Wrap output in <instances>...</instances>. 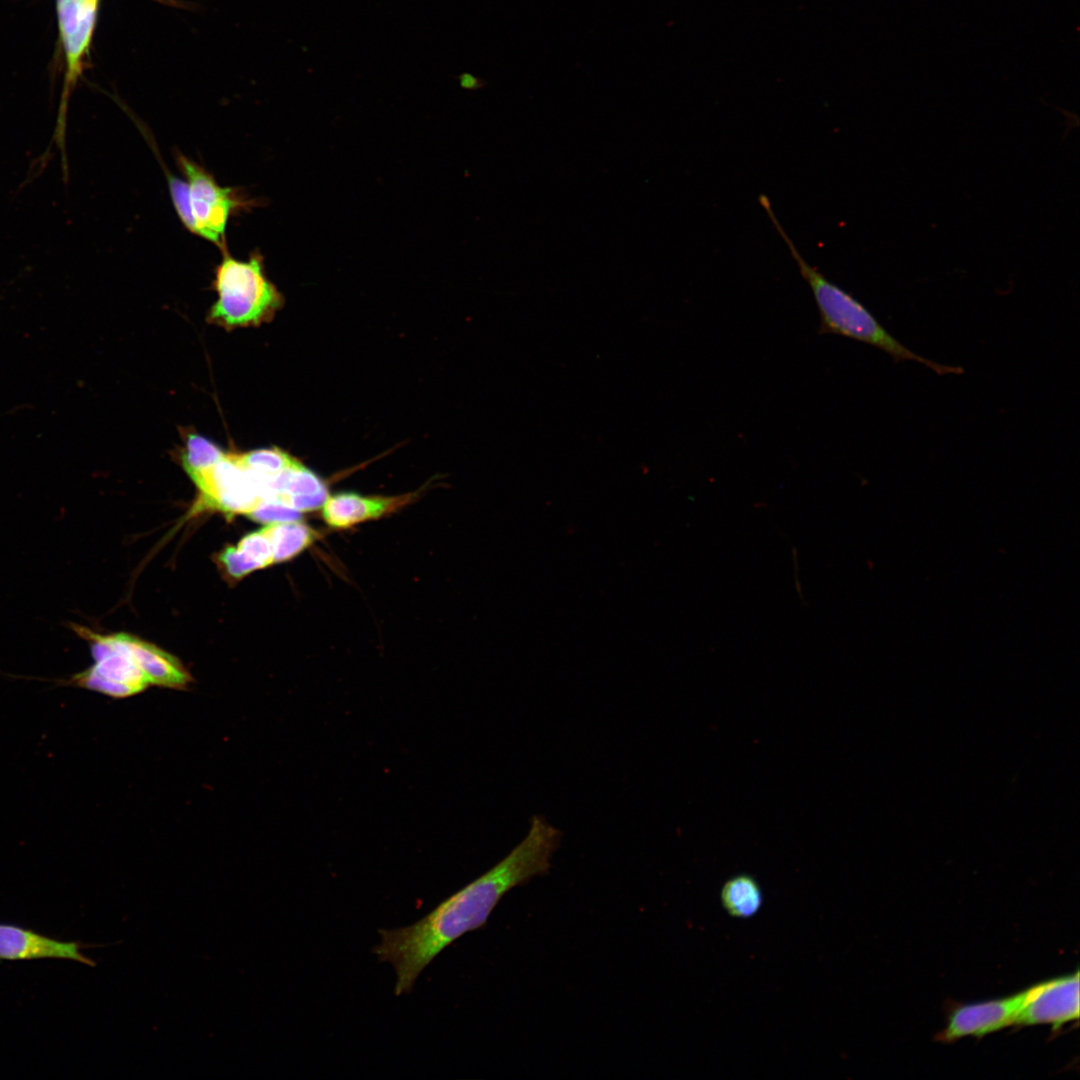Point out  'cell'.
<instances>
[{"instance_id": "cell-8", "label": "cell", "mask_w": 1080, "mask_h": 1080, "mask_svg": "<svg viewBox=\"0 0 1080 1080\" xmlns=\"http://www.w3.org/2000/svg\"><path fill=\"white\" fill-rule=\"evenodd\" d=\"M103 946L79 941H63L30 928L0 923V960L65 959L95 967L97 962L83 954L81 950Z\"/></svg>"}, {"instance_id": "cell-11", "label": "cell", "mask_w": 1080, "mask_h": 1080, "mask_svg": "<svg viewBox=\"0 0 1080 1080\" xmlns=\"http://www.w3.org/2000/svg\"><path fill=\"white\" fill-rule=\"evenodd\" d=\"M264 490L266 499H278L301 513L321 508L329 496L323 481L296 459L266 480Z\"/></svg>"}, {"instance_id": "cell-12", "label": "cell", "mask_w": 1080, "mask_h": 1080, "mask_svg": "<svg viewBox=\"0 0 1080 1080\" xmlns=\"http://www.w3.org/2000/svg\"><path fill=\"white\" fill-rule=\"evenodd\" d=\"M414 496V494L395 497L362 496L343 492L328 496L321 507L322 518L330 527L349 528L397 511Z\"/></svg>"}, {"instance_id": "cell-1", "label": "cell", "mask_w": 1080, "mask_h": 1080, "mask_svg": "<svg viewBox=\"0 0 1080 1080\" xmlns=\"http://www.w3.org/2000/svg\"><path fill=\"white\" fill-rule=\"evenodd\" d=\"M561 832L534 815L522 839L501 861L413 924L380 929L373 948L379 961L396 972L395 995L411 992L421 972L445 948L467 932L483 927L501 898L512 888L546 873Z\"/></svg>"}, {"instance_id": "cell-17", "label": "cell", "mask_w": 1080, "mask_h": 1080, "mask_svg": "<svg viewBox=\"0 0 1080 1080\" xmlns=\"http://www.w3.org/2000/svg\"><path fill=\"white\" fill-rule=\"evenodd\" d=\"M225 452L210 440L188 434L182 452V464L187 474L205 469L219 461Z\"/></svg>"}, {"instance_id": "cell-13", "label": "cell", "mask_w": 1080, "mask_h": 1080, "mask_svg": "<svg viewBox=\"0 0 1080 1080\" xmlns=\"http://www.w3.org/2000/svg\"><path fill=\"white\" fill-rule=\"evenodd\" d=\"M130 656L141 669L149 684L185 689L192 678L182 663L157 646L122 633Z\"/></svg>"}, {"instance_id": "cell-6", "label": "cell", "mask_w": 1080, "mask_h": 1080, "mask_svg": "<svg viewBox=\"0 0 1080 1080\" xmlns=\"http://www.w3.org/2000/svg\"><path fill=\"white\" fill-rule=\"evenodd\" d=\"M189 476L202 502L222 512L249 515L265 499L260 481L241 463L238 454L225 452L215 464Z\"/></svg>"}, {"instance_id": "cell-15", "label": "cell", "mask_w": 1080, "mask_h": 1080, "mask_svg": "<svg viewBox=\"0 0 1080 1080\" xmlns=\"http://www.w3.org/2000/svg\"><path fill=\"white\" fill-rule=\"evenodd\" d=\"M763 895L758 882L740 874L728 879L721 890V902L733 917L749 918L761 908Z\"/></svg>"}, {"instance_id": "cell-2", "label": "cell", "mask_w": 1080, "mask_h": 1080, "mask_svg": "<svg viewBox=\"0 0 1080 1080\" xmlns=\"http://www.w3.org/2000/svg\"><path fill=\"white\" fill-rule=\"evenodd\" d=\"M759 203L787 245L800 275L811 289L820 318L818 334L839 335L866 343L889 354L895 362L915 361L927 366L938 375L964 372L961 366L935 362L915 353L898 341L860 301L831 282L804 259L775 215L767 196L760 195Z\"/></svg>"}, {"instance_id": "cell-3", "label": "cell", "mask_w": 1080, "mask_h": 1080, "mask_svg": "<svg viewBox=\"0 0 1080 1080\" xmlns=\"http://www.w3.org/2000/svg\"><path fill=\"white\" fill-rule=\"evenodd\" d=\"M221 253L213 281L217 300L208 320L233 329L270 319L281 304V296L266 276L262 255L255 250L247 260H239L227 247Z\"/></svg>"}, {"instance_id": "cell-10", "label": "cell", "mask_w": 1080, "mask_h": 1080, "mask_svg": "<svg viewBox=\"0 0 1080 1080\" xmlns=\"http://www.w3.org/2000/svg\"><path fill=\"white\" fill-rule=\"evenodd\" d=\"M97 4L98 0H57L58 25L66 61L64 105L88 52Z\"/></svg>"}, {"instance_id": "cell-20", "label": "cell", "mask_w": 1080, "mask_h": 1080, "mask_svg": "<svg viewBox=\"0 0 1080 1080\" xmlns=\"http://www.w3.org/2000/svg\"><path fill=\"white\" fill-rule=\"evenodd\" d=\"M219 560L228 574L234 578H241L256 569H261L257 562L233 546L226 547L220 554Z\"/></svg>"}, {"instance_id": "cell-16", "label": "cell", "mask_w": 1080, "mask_h": 1080, "mask_svg": "<svg viewBox=\"0 0 1080 1080\" xmlns=\"http://www.w3.org/2000/svg\"><path fill=\"white\" fill-rule=\"evenodd\" d=\"M238 456L241 463L260 480L279 474L295 461V458L279 448L257 449Z\"/></svg>"}, {"instance_id": "cell-4", "label": "cell", "mask_w": 1080, "mask_h": 1080, "mask_svg": "<svg viewBox=\"0 0 1080 1080\" xmlns=\"http://www.w3.org/2000/svg\"><path fill=\"white\" fill-rule=\"evenodd\" d=\"M71 629L90 642L92 666L62 682L100 692L113 698H126L144 691L150 684L130 656L122 633L103 635L89 628L71 624Z\"/></svg>"}, {"instance_id": "cell-14", "label": "cell", "mask_w": 1080, "mask_h": 1080, "mask_svg": "<svg viewBox=\"0 0 1080 1080\" xmlns=\"http://www.w3.org/2000/svg\"><path fill=\"white\" fill-rule=\"evenodd\" d=\"M269 538L274 563L290 560L309 547L318 537L308 525L299 521L270 523L262 528Z\"/></svg>"}, {"instance_id": "cell-19", "label": "cell", "mask_w": 1080, "mask_h": 1080, "mask_svg": "<svg viewBox=\"0 0 1080 1080\" xmlns=\"http://www.w3.org/2000/svg\"><path fill=\"white\" fill-rule=\"evenodd\" d=\"M236 547L261 568L274 563L271 542L262 528L243 537Z\"/></svg>"}, {"instance_id": "cell-9", "label": "cell", "mask_w": 1080, "mask_h": 1080, "mask_svg": "<svg viewBox=\"0 0 1080 1080\" xmlns=\"http://www.w3.org/2000/svg\"><path fill=\"white\" fill-rule=\"evenodd\" d=\"M1026 997L1027 990L1003 999L960 1006L949 1016L940 1040L951 1042L966 1036L982 1037L1014 1025Z\"/></svg>"}, {"instance_id": "cell-7", "label": "cell", "mask_w": 1080, "mask_h": 1080, "mask_svg": "<svg viewBox=\"0 0 1080 1080\" xmlns=\"http://www.w3.org/2000/svg\"><path fill=\"white\" fill-rule=\"evenodd\" d=\"M1079 1018V971L1027 989L1014 1025L1050 1024L1054 1029Z\"/></svg>"}, {"instance_id": "cell-18", "label": "cell", "mask_w": 1080, "mask_h": 1080, "mask_svg": "<svg viewBox=\"0 0 1080 1080\" xmlns=\"http://www.w3.org/2000/svg\"><path fill=\"white\" fill-rule=\"evenodd\" d=\"M248 516L267 524L299 521L302 517L301 512L274 498L262 500Z\"/></svg>"}, {"instance_id": "cell-5", "label": "cell", "mask_w": 1080, "mask_h": 1080, "mask_svg": "<svg viewBox=\"0 0 1080 1080\" xmlns=\"http://www.w3.org/2000/svg\"><path fill=\"white\" fill-rule=\"evenodd\" d=\"M176 163L188 187L189 207L195 235L220 250L226 245V228L232 216L254 204L240 190L224 187L206 169L181 153Z\"/></svg>"}]
</instances>
